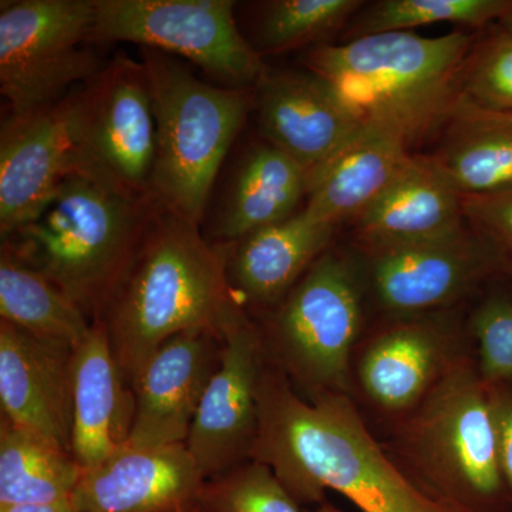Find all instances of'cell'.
<instances>
[{"mask_svg": "<svg viewBox=\"0 0 512 512\" xmlns=\"http://www.w3.org/2000/svg\"><path fill=\"white\" fill-rule=\"evenodd\" d=\"M258 404L251 458L271 467L299 505L325 503L335 491L362 512H458L403 473L349 394L303 399L266 362Z\"/></svg>", "mask_w": 512, "mask_h": 512, "instance_id": "6da1fadb", "label": "cell"}, {"mask_svg": "<svg viewBox=\"0 0 512 512\" xmlns=\"http://www.w3.org/2000/svg\"><path fill=\"white\" fill-rule=\"evenodd\" d=\"M232 299L225 251L212 249L197 225L158 207L96 322L133 387L168 339L194 328H220Z\"/></svg>", "mask_w": 512, "mask_h": 512, "instance_id": "7a4b0ae2", "label": "cell"}, {"mask_svg": "<svg viewBox=\"0 0 512 512\" xmlns=\"http://www.w3.org/2000/svg\"><path fill=\"white\" fill-rule=\"evenodd\" d=\"M476 40L461 30L440 37L379 33L313 47L305 66L333 87L362 126L390 131L410 147L440 133Z\"/></svg>", "mask_w": 512, "mask_h": 512, "instance_id": "3957f363", "label": "cell"}, {"mask_svg": "<svg viewBox=\"0 0 512 512\" xmlns=\"http://www.w3.org/2000/svg\"><path fill=\"white\" fill-rule=\"evenodd\" d=\"M389 456L424 494L458 512H512L491 389L464 356L426 399L387 427Z\"/></svg>", "mask_w": 512, "mask_h": 512, "instance_id": "277c9868", "label": "cell"}, {"mask_svg": "<svg viewBox=\"0 0 512 512\" xmlns=\"http://www.w3.org/2000/svg\"><path fill=\"white\" fill-rule=\"evenodd\" d=\"M158 205L82 171L64 178L28 220L2 237L96 322Z\"/></svg>", "mask_w": 512, "mask_h": 512, "instance_id": "5b68a950", "label": "cell"}, {"mask_svg": "<svg viewBox=\"0 0 512 512\" xmlns=\"http://www.w3.org/2000/svg\"><path fill=\"white\" fill-rule=\"evenodd\" d=\"M143 63L157 127L151 198L200 227L218 171L251 109L252 94L201 82L184 64L156 50L143 49Z\"/></svg>", "mask_w": 512, "mask_h": 512, "instance_id": "8992f818", "label": "cell"}, {"mask_svg": "<svg viewBox=\"0 0 512 512\" xmlns=\"http://www.w3.org/2000/svg\"><path fill=\"white\" fill-rule=\"evenodd\" d=\"M362 268L353 251L329 248L288 295L255 320L266 362L303 399L350 396V366L370 323Z\"/></svg>", "mask_w": 512, "mask_h": 512, "instance_id": "52a82bcc", "label": "cell"}, {"mask_svg": "<svg viewBox=\"0 0 512 512\" xmlns=\"http://www.w3.org/2000/svg\"><path fill=\"white\" fill-rule=\"evenodd\" d=\"M94 0L2 2L0 92L15 116L55 106L106 66L92 49Z\"/></svg>", "mask_w": 512, "mask_h": 512, "instance_id": "ba28073f", "label": "cell"}, {"mask_svg": "<svg viewBox=\"0 0 512 512\" xmlns=\"http://www.w3.org/2000/svg\"><path fill=\"white\" fill-rule=\"evenodd\" d=\"M470 353L466 320L456 309L377 318L353 353L350 397L360 410L392 426Z\"/></svg>", "mask_w": 512, "mask_h": 512, "instance_id": "9c48e42d", "label": "cell"}, {"mask_svg": "<svg viewBox=\"0 0 512 512\" xmlns=\"http://www.w3.org/2000/svg\"><path fill=\"white\" fill-rule=\"evenodd\" d=\"M231 0H94L92 39L173 53L234 89L256 86L265 64L242 36Z\"/></svg>", "mask_w": 512, "mask_h": 512, "instance_id": "30bf717a", "label": "cell"}, {"mask_svg": "<svg viewBox=\"0 0 512 512\" xmlns=\"http://www.w3.org/2000/svg\"><path fill=\"white\" fill-rule=\"evenodd\" d=\"M79 171L150 197L157 127L146 64L117 55L72 90Z\"/></svg>", "mask_w": 512, "mask_h": 512, "instance_id": "8fae6325", "label": "cell"}, {"mask_svg": "<svg viewBox=\"0 0 512 512\" xmlns=\"http://www.w3.org/2000/svg\"><path fill=\"white\" fill-rule=\"evenodd\" d=\"M352 251L365 278L370 312L379 318L451 311L503 278L468 225L450 237Z\"/></svg>", "mask_w": 512, "mask_h": 512, "instance_id": "7c38bea8", "label": "cell"}, {"mask_svg": "<svg viewBox=\"0 0 512 512\" xmlns=\"http://www.w3.org/2000/svg\"><path fill=\"white\" fill-rule=\"evenodd\" d=\"M220 330V365L185 440L205 480L251 460L259 429V383L266 363L258 325L237 299L222 313Z\"/></svg>", "mask_w": 512, "mask_h": 512, "instance_id": "4fadbf2b", "label": "cell"}, {"mask_svg": "<svg viewBox=\"0 0 512 512\" xmlns=\"http://www.w3.org/2000/svg\"><path fill=\"white\" fill-rule=\"evenodd\" d=\"M221 353L220 328H194L168 339L133 382L136 410L127 446L185 443Z\"/></svg>", "mask_w": 512, "mask_h": 512, "instance_id": "5bb4252c", "label": "cell"}, {"mask_svg": "<svg viewBox=\"0 0 512 512\" xmlns=\"http://www.w3.org/2000/svg\"><path fill=\"white\" fill-rule=\"evenodd\" d=\"M255 103L266 141L301 165L309 181L363 127L333 87L308 69L266 70Z\"/></svg>", "mask_w": 512, "mask_h": 512, "instance_id": "9a60e30c", "label": "cell"}, {"mask_svg": "<svg viewBox=\"0 0 512 512\" xmlns=\"http://www.w3.org/2000/svg\"><path fill=\"white\" fill-rule=\"evenodd\" d=\"M79 171L72 92L55 106L10 114L0 133V232L28 220L64 178Z\"/></svg>", "mask_w": 512, "mask_h": 512, "instance_id": "2e32d148", "label": "cell"}, {"mask_svg": "<svg viewBox=\"0 0 512 512\" xmlns=\"http://www.w3.org/2000/svg\"><path fill=\"white\" fill-rule=\"evenodd\" d=\"M185 443L126 446L83 470L77 512H192L205 484Z\"/></svg>", "mask_w": 512, "mask_h": 512, "instance_id": "e0dca14e", "label": "cell"}, {"mask_svg": "<svg viewBox=\"0 0 512 512\" xmlns=\"http://www.w3.org/2000/svg\"><path fill=\"white\" fill-rule=\"evenodd\" d=\"M72 350L0 322V404L3 419L72 454Z\"/></svg>", "mask_w": 512, "mask_h": 512, "instance_id": "ac0fdd59", "label": "cell"}, {"mask_svg": "<svg viewBox=\"0 0 512 512\" xmlns=\"http://www.w3.org/2000/svg\"><path fill=\"white\" fill-rule=\"evenodd\" d=\"M336 228L305 211L232 242L225 271L232 295L259 316L271 311L299 279L332 248Z\"/></svg>", "mask_w": 512, "mask_h": 512, "instance_id": "d6986e66", "label": "cell"}, {"mask_svg": "<svg viewBox=\"0 0 512 512\" xmlns=\"http://www.w3.org/2000/svg\"><path fill=\"white\" fill-rule=\"evenodd\" d=\"M72 376V456L87 470L127 446L136 410L133 387L100 323L74 349Z\"/></svg>", "mask_w": 512, "mask_h": 512, "instance_id": "ffe728a7", "label": "cell"}, {"mask_svg": "<svg viewBox=\"0 0 512 512\" xmlns=\"http://www.w3.org/2000/svg\"><path fill=\"white\" fill-rule=\"evenodd\" d=\"M467 228L463 197L429 156H414L353 221V248L450 237Z\"/></svg>", "mask_w": 512, "mask_h": 512, "instance_id": "44dd1931", "label": "cell"}, {"mask_svg": "<svg viewBox=\"0 0 512 512\" xmlns=\"http://www.w3.org/2000/svg\"><path fill=\"white\" fill-rule=\"evenodd\" d=\"M402 137L363 126L309 181L302 208L313 220L338 227L355 221L383 194L412 160Z\"/></svg>", "mask_w": 512, "mask_h": 512, "instance_id": "7402d4cb", "label": "cell"}, {"mask_svg": "<svg viewBox=\"0 0 512 512\" xmlns=\"http://www.w3.org/2000/svg\"><path fill=\"white\" fill-rule=\"evenodd\" d=\"M429 154L461 197L512 188V113L485 109L460 94Z\"/></svg>", "mask_w": 512, "mask_h": 512, "instance_id": "603a6c76", "label": "cell"}, {"mask_svg": "<svg viewBox=\"0 0 512 512\" xmlns=\"http://www.w3.org/2000/svg\"><path fill=\"white\" fill-rule=\"evenodd\" d=\"M308 191L309 177L301 165L272 144L256 146L235 171L215 220L214 235L235 242L288 220L298 214Z\"/></svg>", "mask_w": 512, "mask_h": 512, "instance_id": "cb8c5ba5", "label": "cell"}, {"mask_svg": "<svg viewBox=\"0 0 512 512\" xmlns=\"http://www.w3.org/2000/svg\"><path fill=\"white\" fill-rule=\"evenodd\" d=\"M0 316L33 338L72 352L94 325L66 293L5 247L0 254Z\"/></svg>", "mask_w": 512, "mask_h": 512, "instance_id": "d4e9b609", "label": "cell"}, {"mask_svg": "<svg viewBox=\"0 0 512 512\" xmlns=\"http://www.w3.org/2000/svg\"><path fill=\"white\" fill-rule=\"evenodd\" d=\"M82 476L72 454L2 417L0 504L69 500Z\"/></svg>", "mask_w": 512, "mask_h": 512, "instance_id": "484cf974", "label": "cell"}, {"mask_svg": "<svg viewBox=\"0 0 512 512\" xmlns=\"http://www.w3.org/2000/svg\"><path fill=\"white\" fill-rule=\"evenodd\" d=\"M512 8V0H379L365 3L350 20L346 42L420 26L453 23L470 30L495 25Z\"/></svg>", "mask_w": 512, "mask_h": 512, "instance_id": "4316f807", "label": "cell"}, {"mask_svg": "<svg viewBox=\"0 0 512 512\" xmlns=\"http://www.w3.org/2000/svg\"><path fill=\"white\" fill-rule=\"evenodd\" d=\"M362 0H274L258 22L259 45L269 53L313 45L339 32L365 6Z\"/></svg>", "mask_w": 512, "mask_h": 512, "instance_id": "83f0119b", "label": "cell"}, {"mask_svg": "<svg viewBox=\"0 0 512 512\" xmlns=\"http://www.w3.org/2000/svg\"><path fill=\"white\" fill-rule=\"evenodd\" d=\"M504 282H491L466 318L471 356L488 386L512 383V286Z\"/></svg>", "mask_w": 512, "mask_h": 512, "instance_id": "f1b7e54d", "label": "cell"}, {"mask_svg": "<svg viewBox=\"0 0 512 512\" xmlns=\"http://www.w3.org/2000/svg\"><path fill=\"white\" fill-rule=\"evenodd\" d=\"M192 512H301L271 467L247 460L205 481Z\"/></svg>", "mask_w": 512, "mask_h": 512, "instance_id": "f546056e", "label": "cell"}, {"mask_svg": "<svg viewBox=\"0 0 512 512\" xmlns=\"http://www.w3.org/2000/svg\"><path fill=\"white\" fill-rule=\"evenodd\" d=\"M461 94L485 109L512 113V39L497 26L477 37L464 67Z\"/></svg>", "mask_w": 512, "mask_h": 512, "instance_id": "4dcf8cb0", "label": "cell"}, {"mask_svg": "<svg viewBox=\"0 0 512 512\" xmlns=\"http://www.w3.org/2000/svg\"><path fill=\"white\" fill-rule=\"evenodd\" d=\"M468 228L491 252L501 276L512 281V188L480 197H463Z\"/></svg>", "mask_w": 512, "mask_h": 512, "instance_id": "1f68e13d", "label": "cell"}, {"mask_svg": "<svg viewBox=\"0 0 512 512\" xmlns=\"http://www.w3.org/2000/svg\"><path fill=\"white\" fill-rule=\"evenodd\" d=\"M501 473L512 505V383L490 386Z\"/></svg>", "mask_w": 512, "mask_h": 512, "instance_id": "d6a6232c", "label": "cell"}, {"mask_svg": "<svg viewBox=\"0 0 512 512\" xmlns=\"http://www.w3.org/2000/svg\"><path fill=\"white\" fill-rule=\"evenodd\" d=\"M0 512H77L72 498L53 503L0 504Z\"/></svg>", "mask_w": 512, "mask_h": 512, "instance_id": "836d02e7", "label": "cell"}, {"mask_svg": "<svg viewBox=\"0 0 512 512\" xmlns=\"http://www.w3.org/2000/svg\"><path fill=\"white\" fill-rule=\"evenodd\" d=\"M495 26L512 39V8L505 13L503 18L495 23Z\"/></svg>", "mask_w": 512, "mask_h": 512, "instance_id": "e575fe53", "label": "cell"}, {"mask_svg": "<svg viewBox=\"0 0 512 512\" xmlns=\"http://www.w3.org/2000/svg\"><path fill=\"white\" fill-rule=\"evenodd\" d=\"M315 512H343L342 510H339L338 507H335V505L328 503V501H325V503L319 504L318 510Z\"/></svg>", "mask_w": 512, "mask_h": 512, "instance_id": "d590c367", "label": "cell"}]
</instances>
